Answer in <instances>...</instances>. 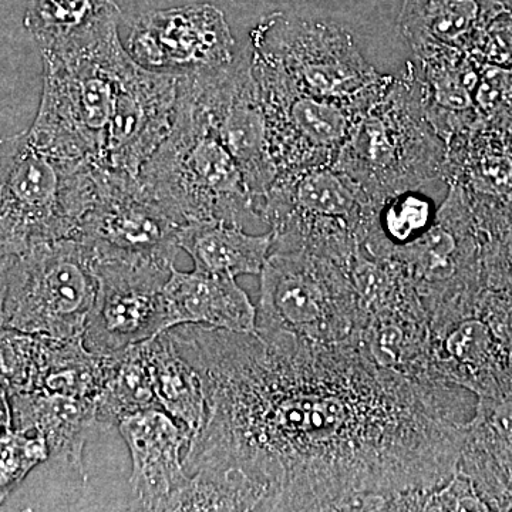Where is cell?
Wrapping results in <instances>:
<instances>
[{"instance_id":"f546056e","label":"cell","mask_w":512,"mask_h":512,"mask_svg":"<svg viewBox=\"0 0 512 512\" xmlns=\"http://www.w3.org/2000/svg\"><path fill=\"white\" fill-rule=\"evenodd\" d=\"M150 407L158 404L146 340L111 355L109 375L97 399V419L101 430H109L121 417Z\"/></svg>"},{"instance_id":"7c38bea8","label":"cell","mask_w":512,"mask_h":512,"mask_svg":"<svg viewBox=\"0 0 512 512\" xmlns=\"http://www.w3.org/2000/svg\"><path fill=\"white\" fill-rule=\"evenodd\" d=\"M93 249L99 288L84 346L97 355H114L170 330L164 286L174 261Z\"/></svg>"},{"instance_id":"836d02e7","label":"cell","mask_w":512,"mask_h":512,"mask_svg":"<svg viewBox=\"0 0 512 512\" xmlns=\"http://www.w3.org/2000/svg\"><path fill=\"white\" fill-rule=\"evenodd\" d=\"M49 460V448L42 434L35 430L10 431L0 439V504L33 468Z\"/></svg>"},{"instance_id":"4316f807","label":"cell","mask_w":512,"mask_h":512,"mask_svg":"<svg viewBox=\"0 0 512 512\" xmlns=\"http://www.w3.org/2000/svg\"><path fill=\"white\" fill-rule=\"evenodd\" d=\"M178 247L191 256L194 269L237 279L261 275L274 235H251L228 222H190L178 229Z\"/></svg>"},{"instance_id":"d4e9b609","label":"cell","mask_w":512,"mask_h":512,"mask_svg":"<svg viewBox=\"0 0 512 512\" xmlns=\"http://www.w3.org/2000/svg\"><path fill=\"white\" fill-rule=\"evenodd\" d=\"M116 0H28L23 25L40 55H59L119 35Z\"/></svg>"},{"instance_id":"9c48e42d","label":"cell","mask_w":512,"mask_h":512,"mask_svg":"<svg viewBox=\"0 0 512 512\" xmlns=\"http://www.w3.org/2000/svg\"><path fill=\"white\" fill-rule=\"evenodd\" d=\"M384 259H392L409 276L429 313L431 332L476 312L485 289L483 255L467 191L454 181L447 183L431 227Z\"/></svg>"},{"instance_id":"4fadbf2b","label":"cell","mask_w":512,"mask_h":512,"mask_svg":"<svg viewBox=\"0 0 512 512\" xmlns=\"http://www.w3.org/2000/svg\"><path fill=\"white\" fill-rule=\"evenodd\" d=\"M184 80L241 168L259 218V205L278 170L269 151L264 107L252 72L249 46L228 66L185 74Z\"/></svg>"},{"instance_id":"f35d334b","label":"cell","mask_w":512,"mask_h":512,"mask_svg":"<svg viewBox=\"0 0 512 512\" xmlns=\"http://www.w3.org/2000/svg\"><path fill=\"white\" fill-rule=\"evenodd\" d=\"M10 256L0 259V326H5V303L6 293H8Z\"/></svg>"},{"instance_id":"d6986e66","label":"cell","mask_w":512,"mask_h":512,"mask_svg":"<svg viewBox=\"0 0 512 512\" xmlns=\"http://www.w3.org/2000/svg\"><path fill=\"white\" fill-rule=\"evenodd\" d=\"M421 106L446 146L476 126L480 60L464 50L434 47L413 53L406 64Z\"/></svg>"},{"instance_id":"cb8c5ba5","label":"cell","mask_w":512,"mask_h":512,"mask_svg":"<svg viewBox=\"0 0 512 512\" xmlns=\"http://www.w3.org/2000/svg\"><path fill=\"white\" fill-rule=\"evenodd\" d=\"M13 429L35 430L49 448V458L73 467L86 481L84 444L93 431H100L97 403L60 394H13ZM103 431V430H101Z\"/></svg>"},{"instance_id":"3957f363","label":"cell","mask_w":512,"mask_h":512,"mask_svg":"<svg viewBox=\"0 0 512 512\" xmlns=\"http://www.w3.org/2000/svg\"><path fill=\"white\" fill-rule=\"evenodd\" d=\"M447 146L431 126L404 70L360 111L335 167L382 204L386 198L444 180Z\"/></svg>"},{"instance_id":"e575fe53","label":"cell","mask_w":512,"mask_h":512,"mask_svg":"<svg viewBox=\"0 0 512 512\" xmlns=\"http://www.w3.org/2000/svg\"><path fill=\"white\" fill-rule=\"evenodd\" d=\"M423 511H488L473 484L461 471L446 483L424 491Z\"/></svg>"},{"instance_id":"9a60e30c","label":"cell","mask_w":512,"mask_h":512,"mask_svg":"<svg viewBox=\"0 0 512 512\" xmlns=\"http://www.w3.org/2000/svg\"><path fill=\"white\" fill-rule=\"evenodd\" d=\"M178 229L140 177L96 170V197L77 237L109 254L175 261Z\"/></svg>"},{"instance_id":"ac0fdd59","label":"cell","mask_w":512,"mask_h":512,"mask_svg":"<svg viewBox=\"0 0 512 512\" xmlns=\"http://www.w3.org/2000/svg\"><path fill=\"white\" fill-rule=\"evenodd\" d=\"M431 379L454 384L477 397L512 393V360L477 312L433 333Z\"/></svg>"},{"instance_id":"74e56055","label":"cell","mask_w":512,"mask_h":512,"mask_svg":"<svg viewBox=\"0 0 512 512\" xmlns=\"http://www.w3.org/2000/svg\"><path fill=\"white\" fill-rule=\"evenodd\" d=\"M13 430L12 397L5 384L0 383V439Z\"/></svg>"},{"instance_id":"7a4b0ae2","label":"cell","mask_w":512,"mask_h":512,"mask_svg":"<svg viewBox=\"0 0 512 512\" xmlns=\"http://www.w3.org/2000/svg\"><path fill=\"white\" fill-rule=\"evenodd\" d=\"M144 187L178 225L258 220L241 168L215 133L184 77L170 134L140 174Z\"/></svg>"},{"instance_id":"e0dca14e","label":"cell","mask_w":512,"mask_h":512,"mask_svg":"<svg viewBox=\"0 0 512 512\" xmlns=\"http://www.w3.org/2000/svg\"><path fill=\"white\" fill-rule=\"evenodd\" d=\"M117 429L130 451V485L147 511H171L177 495L190 483L184 467L192 433L160 407L127 414Z\"/></svg>"},{"instance_id":"5b68a950","label":"cell","mask_w":512,"mask_h":512,"mask_svg":"<svg viewBox=\"0 0 512 512\" xmlns=\"http://www.w3.org/2000/svg\"><path fill=\"white\" fill-rule=\"evenodd\" d=\"M42 59V97L36 119L26 130L29 137L46 150L100 170L127 50L114 35Z\"/></svg>"},{"instance_id":"f1b7e54d","label":"cell","mask_w":512,"mask_h":512,"mask_svg":"<svg viewBox=\"0 0 512 512\" xmlns=\"http://www.w3.org/2000/svg\"><path fill=\"white\" fill-rule=\"evenodd\" d=\"M147 353L158 407L180 421L194 437L204 426L207 412L200 375L175 348L168 330L147 340Z\"/></svg>"},{"instance_id":"d590c367","label":"cell","mask_w":512,"mask_h":512,"mask_svg":"<svg viewBox=\"0 0 512 512\" xmlns=\"http://www.w3.org/2000/svg\"><path fill=\"white\" fill-rule=\"evenodd\" d=\"M476 312L512 360V288H485L478 298Z\"/></svg>"},{"instance_id":"6da1fadb","label":"cell","mask_w":512,"mask_h":512,"mask_svg":"<svg viewBox=\"0 0 512 512\" xmlns=\"http://www.w3.org/2000/svg\"><path fill=\"white\" fill-rule=\"evenodd\" d=\"M168 333L207 407L185 471L244 477L262 511H346L365 495L389 507L457 471L477 404L466 389L380 369L356 345L197 325Z\"/></svg>"},{"instance_id":"7402d4cb","label":"cell","mask_w":512,"mask_h":512,"mask_svg":"<svg viewBox=\"0 0 512 512\" xmlns=\"http://www.w3.org/2000/svg\"><path fill=\"white\" fill-rule=\"evenodd\" d=\"M170 329L181 325L255 332L256 306L235 281L225 275L181 272L173 266L164 286Z\"/></svg>"},{"instance_id":"4dcf8cb0","label":"cell","mask_w":512,"mask_h":512,"mask_svg":"<svg viewBox=\"0 0 512 512\" xmlns=\"http://www.w3.org/2000/svg\"><path fill=\"white\" fill-rule=\"evenodd\" d=\"M437 208L433 198L420 188L386 198L377 207L360 248L373 258H387L394 249L421 237L436 220Z\"/></svg>"},{"instance_id":"8d00e7d4","label":"cell","mask_w":512,"mask_h":512,"mask_svg":"<svg viewBox=\"0 0 512 512\" xmlns=\"http://www.w3.org/2000/svg\"><path fill=\"white\" fill-rule=\"evenodd\" d=\"M471 55L512 72V0H505L503 12L493 20Z\"/></svg>"},{"instance_id":"44dd1931","label":"cell","mask_w":512,"mask_h":512,"mask_svg":"<svg viewBox=\"0 0 512 512\" xmlns=\"http://www.w3.org/2000/svg\"><path fill=\"white\" fill-rule=\"evenodd\" d=\"M431 342L429 313L417 292L402 302L367 313L357 339V349L380 367L417 380L430 376Z\"/></svg>"},{"instance_id":"1f68e13d","label":"cell","mask_w":512,"mask_h":512,"mask_svg":"<svg viewBox=\"0 0 512 512\" xmlns=\"http://www.w3.org/2000/svg\"><path fill=\"white\" fill-rule=\"evenodd\" d=\"M468 197L480 232L485 288H512V194L505 198Z\"/></svg>"},{"instance_id":"52a82bcc","label":"cell","mask_w":512,"mask_h":512,"mask_svg":"<svg viewBox=\"0 0 512 512\" xmlns=\"http://www.w3.org/2000/svg\"><path fill=\"white\" fill-rule=\"evenodd\" d=\"M259 276L256 332L356 345L366 313L348 269L305 251H271Z\"/></svg>"},{"instance_id":"83f0119b","label":"cell","mask_w":512,"mask_h":512,"mask_svg":"<svg viewBox=\"0 0 512 512\" xmlns=\"http://www.w3.org/2000/svg\"><path fill=\"white\" fill-rule=\"evenodd\" d=\"M111 355H97L83 338H43L32 392L60 394L76 399H97L109 375Z\"/></svg>"},{"instance_id":"ffe728a7","label":"cell","mask_w":512,"mask_h":512,"mask_svg":"<svg viewBox=\"0 0 512 512\" xmlns=\"http://www.w3.org/2000/svg\"><path fill=\"white\" fill-rule=\"evenodd\" d=\"M457 470L470 480L488 511H512V393L478 397Z\"/></svg>"},{"instance_id":"277c9868","label":"cell","mask_w":512,"mask_h":512,"mask_svg":"<svg viewBox=\"0 0 512 512\" xmlns=\"http://www.w3.org/2000/svg\"><path fill=\"white\" fill-rule=\"evenodd\" d=\"M96 197V168L36 144L0 138V259L79 234Z\"/></svg>"},{"instance_id":"30bf717a","label":"cell","mask_w":512,"mask_h":512,"mask_svg":"<svg viewBox=\"0 0 512 512\" xmlns=\"http://www.w3.org/2000/svg\"><path fill=\"white\" fill-rule=\"evenodd\" d=\"M249 47L302 92L360 110L379 96L392 77L367 63L348 30L333 23L272 13L252 30Z\"/></svg>"},{"instance_id":"8fae6325","label":"cell","mask_w":512,"mask_h":512,"mask_svg":"<svg viewBox=\"0 0 512 512\" xmlns=\"http://www.w3.org/2000/svg\"><path fill=\"white\" fill-rule=\"evenodd\" d=\"M251 63L278 174L335 164L363 110L302 92L278 67L252 50Z\"/></svg>"},{"instance_id":"5bb4252c","label":"cell","mask_w":512,"mask_h":512,"mask_svg":"<svg viewBox=\"0 0 512 512\" xmlns=\"http://www.w3.org/2000/svg\"><path fill=\"white\" fill-rule=\"evenodd\" d=\"M124 49L138 66L178 76L221 69L237 56L224 12L210 3L144 13Z\"/></svg>"},{"instance_id":"2e32d148","label":"cell","mask_w":512,"mask_h":512,"mask_svg":"<svg viewBox=\"0 0 512 512\" xmlns=\"http://www.w3.org/2000/svg\"><path fill=\"white\" fill-rule=\"evenodd\" d=\"M178 80V74L151 72L128 55L99 171L140 177L173 127Z\"/></svg>"},{"instance_id":"d6a6232c","label":"cell","mask_w":512,"mask_h":512,"mask_svg":"<svg viewBox=\"0 0 512 512\" xmlns=\"http://www.w3.org/2000/svg\"><path fill=\"white\" fill-rule=\"evenodd\" d=\"M40 349L42 336L0 326V383L10 396L32 392Z\"/></svg>"},{"instance_id":"ba28073f","label":"cell","mask_w":512,"mask_h":512,"mask_svg":"<svg viewBox=\"0 0 512 512\" xmlns=\"http://www.w3.org/2000/svg\"><path fill=\"white\" fill-rule=\"evenodd\" d=\"M96 254L82 238L10 256L5 326L52 339L83 338L96 302Z\"/></svg>"},{"instance_id":"8992f818","label":"cell","mask_w":512,"mask_h":512,"mask_svg":"<svg viewBox=\"0 0 512 512\" xmlns=\"http://www.w3.org/2000/svg\"><path fill=\"white\" fill-rule=\"evenodd\" d=\"M377 207L352 177L323 165L276 175L259 221L274 235L272 251H305L348 269Z\"/></svg>"},{"instance_id":"484cf974","label":"cell","mask_w":512,"mask_h":512,"mask_svg":"<svg viewBox=\"0 0 512 512\" xmlns=\"http://www.w3.org/2000/svg\"><path fill=\"white\" fill-rule=\"evenodd\" d=\"M444 181L470 195L505 198L512 194V123L478 119L476 126L447 146Z\"/></svg>"},{"instance_id":"603a6c76","label":"cell","mask_w":512,"mask_h":512,"mask_svg":"<svg viewBox=\"0 0 512 512\" xmlns=\"http://www.w3.org/2000/svg\"><path fill=\"white\" fill-rule=\"evenodd\" d=\"M505 0H403L397 30L412 52L451 47L473 53Z\"/></svg>"}]
</instances>
